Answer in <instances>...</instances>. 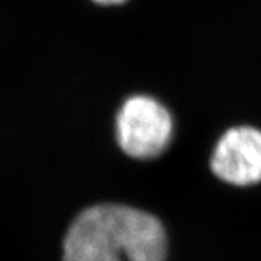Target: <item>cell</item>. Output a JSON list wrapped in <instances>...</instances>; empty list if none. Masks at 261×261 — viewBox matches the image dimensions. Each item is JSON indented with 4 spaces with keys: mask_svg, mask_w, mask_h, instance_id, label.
Listing matches in <instances>:
<instances>
[{
    "mask_svg": "<svg viewBox=\"0 0 261 261\" xmlns=\"http://www.w3.org/2000/svg\"><path fill=\"white\" fill-rule=\"evenodd\" d=\"M211 170L231 186H252L261 181V129L240 125L226 129L215 144Z\"/></svg>",
    "mask_w": 261,
    "mask_h": 261,
    "instance_id": "cell-3",
    "label": "cell"
},
{
    "mask_svg": "<svg viewBox=\"0 0 261 261\" xmlns=\"http://www.w3.org/2000/svg\"><path fill=\"white\" fill-rule=\"evenodd\" d=\"M159 218L137 207L99 203L82 211L63 240V261H166Z\"/></svg>",
    "mask_w": 261,
    "mask_h": 261,
    "instance_id": "cell-1",
    "label": "cell"
},
{
    "mask_svg": "<svg viewBox=\"0 0 261 261\" xmlns=\"http://www.w3.org/2000/svg\"><path fill=\"white\" fill-rule=\"evenodd\" d=\"M115 135L119 148L128 157L152 160L170 147L174 137V118L157 97L130 94L116 113Z\"/></svg>",
    "mask_w": 261,
    "mask_h": 261,
    "instance_id": "cell-2",
    "label": "cell"
},
{
    "mask_svg": "<svg viewBox=\"0 0 261 261\" xmlns=\"http://www.w3.org/2000/svg\"><path fill=\"white\" fill-rule=\"evenodd\" d=\"M92 2L100 5V6H119V5L126 3L128 0H92Z\"/></svg>",
    "mask_w": 261,
    "mask_h": 261,
    "instance_id": "cell-4",
    "label": "cell"
}]
</instances>
